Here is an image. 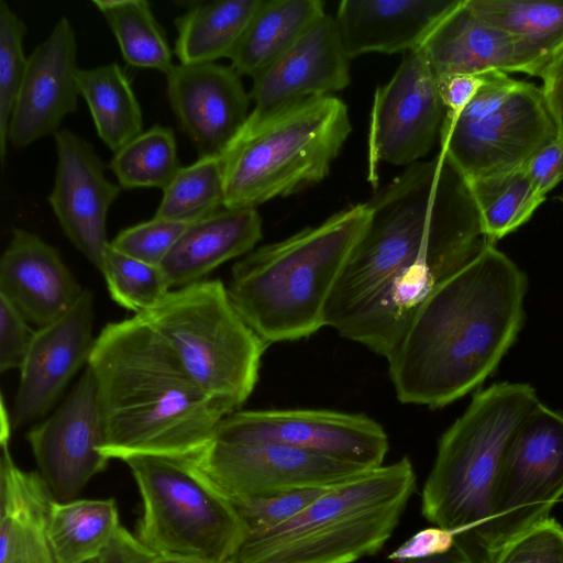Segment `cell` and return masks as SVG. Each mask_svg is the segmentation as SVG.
I'll return each instance as SVG.
<instances>
[{
  "instance_id": "7bdbcfd3",
  "label": "cell",
  "mask_w": 563,
  "mask_h": 563,
  "mask_svg": "<svg viewBox=\"0 0 563 563\" xmlns=\"http://www.w3.org/2000/svg\"><path fill=\"white\" fill-rule=\"evenodd\" d=\"M490 73V71H489ZM488 73L453 75L439 80V90L446 114L459 113L486 81Z\"/></svg>"
},
{
  "instance_id": "b9f144b4",
  "label": "cell",
  "mask_w": 563,
  "mask_h": 563,
  "mask_svg": "<svg viewBox=\"0 0 563 563\" xmlns=\"http://www.w3.org/2000/svg\"><path fill=\"white\" fill-rule=\"evenodd\" d=\"M530 179L544 196L563 181V140H555L542 147L525 166Z\"/></svg>"
},
{
  "instance_id": "2e32d148",
  "label": "cell",
  "mask_w": 563,
  "mask_h": 563,
  "mask_svg": "<svg viewBox=\"0 0 563 563\" xmlns=\"http://www.w3.org/2000/svg\"><path fill=\"white\" fill-rule=\"evenodd\" d=\"M54 140L57 164L48 203L66 238L101 271L110 245L108 212L122 188L108 179L90 142L67 129Z\"/></svg>"
},
{
  "instance_id": "e0dca14e",
  "label": "cell",
  "mask_w": 563,
  "mask_h": 563,
  "mask_svg": "<svg viewBox=\"0 0 563 563\" xmlns=\"http://www.w3.org/2000/svg\"><path fill=\"white\" fill-rule=\"evenodd\" d=\"M93 294L84 288L75 305L56 321L36 329L21 366L10 415L12 428L38 422L56 404L92 352Z\"/></svg>"
},
{
  "instance_id": "83f0119b",
  "label": "cell",
  "mask_w": 563,
  "mask_h": 563,
  "mask_svg": "<svg viewBox=\"0 0 563 563\" xmlns=\"http://www.w3.org/2000/svg\"><path fill=\"white\" fill-rule=\"evenodd\" d=\"M262 0L198 1L175 20L174 53L183 65L229 58Z\"/></svg>"
},
{
  "instance_id": "ee69618b",
  "label": "cell",
  "mask_w": 563,
  "mask_h": 563,
  "mask_svg": "<svg viewBox=\"0 0 563 563\" xmlns=\"http://www.w3.org/2000/svg\"><path fill=\"white\" fill-rule=\"evenodd\" d=\"M542 92L563 140V52L541 75Z\"/></svg>"
},
{
  "instance_id": "4fadbf2b",
  "label": "cell",
  "mask_w": 563,
  "mask_h": 563,
  "mask_svg": "<svg viewBox=\"0 0 563 563\" xmlns=\"http://www.w3.org/2000/svg\"><path fill=\"white\" fill-rule=\"evenodd\" d=\"M445 114L439 81L420 49L402 54L395 74L373 99L367 142L371 185L377 187L382 164L409 166L424 157Z\"/></svg>"
},
{
  "instance_id": "7a4b0ae2",
  "label": "cell",
  "mask_w": 563,
  "mask_h": 563,
  "mask_svg": "<svg viewBox=\"0 0 563 563\" xmlns=\"http://www.w3.org/2000/svg\"><path fill=\"white\" fill-rule=\"evenodd\" d=\"M486 245L422 303L387 360L402 404L442 408L477 389L525 322L526 273Z\"/></svg>"
},
{
  "instance_id": "cb8c5ba5",
  "label": "cell",
  "mask_w": 563,
  "mask_h": 563,
  "mask_svg": "<svg viewBox=\"0 0 563 563\" xmlns=\"http://www.w3.org/2000/svg\"><path fill=\"white\" fill-rule=\"evenodd\" d=\"M418 49L438 81L453 75L510 74L516 58L514 38L479 18L467 0H457Z\"/></svg>"
},
{
  "instance_id": "8fae6325",
  "label": "cell",
  "mask_w": 563,
  "mask_h": 563,
  "mask_svg": "<svg viewBox=\"0 0 563 563\" xmlns=\"http://www.w3.org/2000/svg\"><path fill=\"white\" fill-rule=\"evenodd\" d=\"M439 136L440 151L471 181L525 167L559 131L541 87L521 80L490 113L445 114Z\"/></svg>"
},
{
  "instance_id": "d590c367",
  "label": "cell",
  "mask_w": 563,
  "mask_h": 563,
  "mask_svg": "<svg viewBox=\"0 0 563 563\" xmlns=\"http://www.w3.org/2000/svg\"><path fill=\"white\" fill-rule=\"evenodd\" d=\"M26 25L0 0V159L3 165L8 146L11 112L23 81L27 57L23 51Z\"/></svg>"
},
{
  "instance_id": "f35d334b",
  "label": "cell",
  "mask_w": 563,
  "mask_h": 563,
  "mask_svg": "<svg viewBox=\"0 0 563 563\" xmlns=\"http://www.w3.org/2000/svg\"><path fill=\"white\" fill-rule=\"evenodd\" d=\"M488 563H563V526L550 517L510 541Z\"/></svg>"
},
{
  "instance_id": "484cf974",
  "label": "cell",
  "mask_w": 563,
  "mask_h": 563,
  "mask_svg": "<svg viewBox=\"0 0 563 563\" xmlns=\"http://www.w3.org/2000/svg\"><path fill=\"white\" fill-rule=\"evenodd\" d=\"M473 11L509 34L516 45L512 73L541 77L563 52V0H467Z\"/></svg>"
},
{
  "instance_id": "74e56055",
  "label": "cell",
  "mask_w": 563,
  "mask_h": 563,
  "mask_svg": "<svg viewBox=\"0 0 563 563\" xmlns=\"http://www.w3.org/2000/svg\"><path fill=\"white\" fill-rule=\"evenodd\" d=\"M189 224L152 218L121 230L110 247L141 262L161 266Z\"/></svg>"
},
{
  "instance_id": "bcb514c9",
  "label": "cell",
  "mask_w": 563,
  "mask_h": 563,
  "mask_svg": "<svg viewBox=\"0 0 563 563\" xmlns=\"http://www.w3.org/2000/svg\"><path fill=\"white\" fill-rule=\"evenodd\" d=\"M155 563H235L233 560L217 562L194 556L157 555Z\"/></svg>"
},
{
  "instance_id": "9a60e30c",
  "label": "cell",
  "mask_w": 563,
  "mask_h": 563,
  "mask_svg": "<svg viewBox=\"0 0 563 563\" xmlns=\"http://www.w3.org/2000/svg\"><path fill=\"white\" fill-rule=\"evenodd\" d=\"M26 440L56 501L77 499L89 481L107 468L110 460L101 453L103 428L88 365L54 412L30 428Z\"/></svg>"
},
{
  "instance_id": "277c9868",
  "label": "cell",
  "mask_w": 563,
  "mask_h": 563,
  "mask_svg": "<svg viewBox=\"0 0 563 563\" xmlns=\"http://www.w3.org/2000/svg\"><path fill=\"white\" fill-rule=\"evenodd\" d=\"M369 219L367 202L354 205L233 265L230 301L266 346L308 338L325 325L331 294Z\"/></svg>"
},
{
  "instance_id": "836d02e7",
  "label": "cell",
  "mask_w": 563,
  "mask_h": 563,
  "mask_svg": "<svg viewBox=\"0 0 563 563\" xmlns=\"http://www.w3.org/2000/svg\"><path fill=\"white\" fill-rule=\"evenodd\" d=\"M224 205L222 156H202L181 167L163 190L154 218L190 224Z\"/></svg>"
},
{
  "instance_id": "44dd1931",
  "label": "cell",
  "mask_w": 563,
  "mask_h": 563,
  "mask_svg": "<svg viewBox=\"0 0 563 563\" xmlns=\"http://www.w3.org/2000/svg\"><path fill=\"white\" fill-rule=\"evenodd\" d=\"M84 288L58 249L31 231L14 228L0 258V296L36 329L64 316Z\"/></svg>"
},
{
  "instance_id": "3957f363",
  "label": "cell",
  "mask_w": 563,
  "mask_h": 563,
  "mask_svg": "<svg viewBox=\"0 0 563 563\" xmlns=\"http://www.w3.org/2000/svg\"><path fill=\"white\" fill-rule=\"evenodd\" d=\"M87 365L103 428L101 453L109 460L188 457L232 413L181 369L139 314L104 325Z\"/></svg>"
},
{
  "instance_id": "1f68e13d",
  "label": "cell",
  "mask_w": 563,
  "mask_h": 563,
  "mask_svg": "<svg viewBox=\"0 0 563 563\" xmlns=\"http://www.w3.org/2000/svg\"><path fill=\"white\" fill-rule=\"evenodd\" d=\"M487 240L496 242L528 222L545 200L525 167L468 181Z\"/></svg>"
},
{
  "instance_id": "681fc988",
  "label": "cell",
  "mask_w": 563,
  "mask_h": 563,
  "mask_svg": "<svg viewBox=\"0 0 563 563\" xmlns=\"http://www.w3.org/2000/svg\"><path fill=\"white\" fill-rule=\"evenodd\" d=\"M156 560V559H155ZM155 563V562H154Z\"/></svg>"
},
{
  "instance_id": "d6986e66",
  "label": "cell",
  "mask_w": 563,
  "mask_h": 563,
  "mask_svg": "<svg viewBox=\"0 0 563 563\" xmlns=\"http://www.w3.org/2000/svg\"><path fill=\"white\" fill-rule=\"evenodd\" d=\"M77 40L66 16L27 57L23 81L8 128V143L22 148L55 134L64 118L76 111Z\"/></svg>"
},
{
  "instance_id": "6da1fadb",
  "label": "cell",
  "mask_w": 563,
  "mask_h": 563,
  "mask_svg": "<svg viewBox=\"0 0 563 563\" xmlns=\"http://www.w3.org/2000/svg\"><path fill=\"white\" fill-rule=\"evenodd\" d=\"M367 203L369 222L331 294L325 325L389 360L429 296L493 243L467 179L441 151Z\"/></svg>"
},
{
  "instance_id": "ab89813d",
  "label": "cell",
  "mask_w": 563,
  "mask_h": 563,
  "mask_svg": "<svg viewBox=\"0 0 563 563\" xmlns=\"http://www.w3.org/2000/svg\"><path fill=\"white\" fill-rule=\"evenodd\" d=\"M36 330L0 296V372L20 369Z\"/></svg>"
},
{
  "instance_id": "4dcf8cb0",
  "label": "cell",
  "mask_w": 563,
  "mask_h": 563,
  "mask_svg": "<svg viewBox=\"0 0 563 563\" xmlns=\"http://www.w3.org/2000/svg\"><path fill=\"white\" fill-rule=\"evenodd\" d=\"M115 36L124 60L168 74L173 68L166 34L145 0H93Z\"/></svg>"
},
{
  "instance_id": "603a6c76",
  "label": "cell",
  "mask_w": 563,
  "mask_h": 563,
  "mask_svg": "<svg viewBox=\"0 0 563 563\" xmlns=\"http://www.w3.org/2000/svg\"><path fill=\"white\" fill-rule=\"evenodd\" d=\"M10 432H0V563H56L48 537L55 499L38 471L15 464Z\"/></svg>"
},
{
  "instance_id": "f6af8a7d",
  "label": "cell",
  "mask_w": 563,
  "mask_h": 563,
  "mask_svg": "<svg viewBox=\"0 0 563 563\" xmlns=\"http://www.w3.org/2000/svg\"><path fill=\"white\" fill-rule=\"evenodd\" d=\"M406 563H474L470 553L457 542L446 553L407 561Z\"/></svg>"
},
{
  "instance_id": "ac0fdd59",
  "label": "cell",
  "mask_w": 563,
  "mask_h": 563,
  "mask_svg": "<svg viewBox=\"0 0 563 563\" xmlns=\"http://www.w3.org/2000/svg\"><path fill=\"white\" fill-rule=\"evenodd\" d=\"M166 92L199 157L222 156L250 115V95L231 66L174 65L166 75Z\"/></svg>"
},
{
  "instance_id": "8d00e7d4",
  "label": "cell",
  "mask_w": 563,
  "mask_h": 563,
  "mask_svg": "<svg viewBox=\"0 0 563 563\" xmlns=\"http://www.w3.org/2000/svg\"><path fill=\"white\" fill-rule=\"evenodd\" d=\"M329 488H299L268 496L231 500L244 520L249 533L271 529L288 521L314 503Z\"/></svg>"
},
{
  "instance_id": "c3c4849f",
  "label": "cell",
  "mask_w": 563,
  "mask_h": 563,
  "mask_svg": "<svg viewBox=\"0 0 563 563\" xmlns=\"http://www.w3.org/2000/svg\"><path fill=\"white\" fill-rule=\"evenodd\" d=\"M556 199L561 202V205L563 206V191L556 196Z\"/></svg>"
},
{
  "instance_id": "5b68a950",
  "label": "cell",
  "mask_w": 563,
  "mask_h": 563,
  "mask_svg": "<svg viewBox=\"0 0 563 563\" xmlns=\"http://www.w3.org/2000/svg\"><path fill=\"white\" fill-rule=\"evenodd\" d=\"M539 402L529 384H494L473 395L439 440L422 488L421 512L429 522L454 532L467 552L490 520L511 445Z\"/></svg>"
},
{
  "instance_id": "d6a6232c",
  "label": "cell",
  "mask_w": 563,
  "mask_h": 563,
  "mask_svg": "<svg viewBox=\"0 0 563 563\" xmlns=\"http://www.w3.org/2000/svg\"><path fill=\"white\" fill-rule=\"evenodd\" d=\"M181 167L173 129L159 124L121 147L109 163L123 189L164 190Z\"/></svg>"
},
{
  "instance_id": "7dc6e473",
  "label": "cell",
  "mask_w": 563,
  "mask_h": 563,
  "mask_svg": "<svg viewBox=\"0 0 563 563\" xmlns=\"http://www.w3.org/2000/svg\"><path fill=\"white\" fill-rule=\"evenodd\" d=\"M86 563H101V556L91 561H88Z\"/></svg>"
},
{
  "instance_id": "4316f807",
  "label": "cell",
  "mask_w": 563,
  "mask_h": 563,
  "mask_svg": "<svg viewBox=\"0 0 563 563\" xmlns=\"http://www.w3.org/2000/svg\"><path fill=\"white\" fill-rule=\"evenodd\" d=\"M320 0H262L233 49L231 67L255 78L325 14Z\"/></svg>"
},
{
  "instance_id": "60d3db41",
  "label": "cell",
  "mask_w": 563,
  "mask_h": 563,
  "mask_svg": "<svg viewBox=\"0 0 563 563\" xmlns=\"http://www.w3.org/2000/svg\"><path fill=\"white\" fill-rule=\"evenodd\" d=\"M455 542L454 532L440 527L427 528L410 537L388 559L406 563L411 560L430 558L446 553L454 547Z\"/></svg>"
},
{
  "instance_id": "7402d4cb",
  "label": "cell",
  "mask_w": 563,
  "mask_h": 563,
  "mask_svg": "<svg viewBox=\"0 0 563 563\" xmlns=\"http://www.w3.org/2000/svg\"><path fill=\"white\" fill-rule=\"evenodd\" d=\"M457 0H343L335 22L349 58L418 49Z\"/></svg>"
},
{
  "instance_id": "ffe728a7",
  "label": "cell",
  "mask_w": 563,
  "mask_h": 563,
  "mask_svg": "<svg viewBox=\"0 0 563 563\" xmlns=\"http://www.w3.org/2000/svg\"><path fill=\"white\" fill-rule=\"evenodd\" d=\"M350 58L335 18L321 16L280 58L253 78L251 118L332 96L350 84Z\"/></svg>"
},
{
  "instance_id": "5bb4252c",
  "label": "cell",
  "mask_w": 563,
  "mask_h": 563,
  "mask_svg": "<svg viewBox=\"0 0 563 563\" xmlns=\"http://www.w3.org/2000/svg\"><path fill=\"white\" fill-rule=\"evenodd\" d=\"M212 434L289 445L364 468L382 466L388 451V437L374 419L323 409L236 410Z\"/></svg>"
},
{
  "instance_id": "d4e9b609",
  "label": "cell",
  "mask_w": 563,
  "mask_h": 563,
  "mask_svg": "<svg viewBox=\"0 0 563 563\" xmlns=\"http://www.w3.org/2000/svg\"><path fill=\"white\" fill-rule=\"evenodd\" d=\"M262 239L255 208H221L190 223L161 265L170 287L205 279L221 264L246 255Z\"/></svg>"
},
{
  "instance_id": "ba28073f",
  "label": "cell",
  "mask_w": 563,
  "mask_h": 563,
  "mask_svg": "<svg viewBox=\"0 0 563 563\" xmlns=\"http://www.w3.org/2000/svg\"><path fill=\"white\" fill-rule=\"evenodd\" d=\"M139 316L181 369L231 412L251 396L267 346L239 316L221 280L202 279L170 290Z\"/></svg>"
},
{
  "instance_id": "9c48e42d",
  "label": "cell",
  "mask_w": 563,
  "mask_h": 563,
  "mask_svg": "<svg viewBox=\"0 0 563 563\" xmlns=\"http://www.w3.org/2000/svg\"><path fill=\"white\" fill-rule=\"evenodd\" d=\"M142 499L135 537L156 555L233 560L247 527L233 501L185 457L134 454L122 460Z\"/></svg>"
},
{
  "instance_id": "7c38bea8",
  "label": "cell",
  "mask_w": 563,
  "mask_h": 563,
  "mask_svg": "<svg viewBox=\"0 0 563 563\" xmlns=\"http://www.w3.org/2000/svg\"><path fill=\"white\" fill-rule=\"evenodd\" d=\"M185 459L231 499L331 487L371 470L289 445L229 440L212 433Z\"/></svg>"
},
{
  "instance_id": "f546056e",
  "label": "cell",
  "mask_w": 563,
  "mask_h": 563,
  "mask_svg": "<svg viewBox=\"0 0 563 563\" xmlns=\"http://www.w3.org/2000/svg\"><path fill=\"white\" fill-rule=\"evenodd\" d=\"M79 96L92 117L98 136L112 152L141 134V106L130 80L118 63L77 71Z\"/></svg>"
},
{
  "instance_id": "30bf717a",
  "label": "cell",
  "mask_w": 563,
  "mask_h": 563,
  "mask_svg": "<svg viewBox=\"0 0 563 563\" xmlns=\"http://www.w3.org/2000/svg\"><path fill=\"white\" fill-rule=\"evenodd\" d=\"M562 496L563 413L540 401L515 438L490 520L468 550L474 563H488L510 541L550 518Z\"/></svg>"
},
{
  "instance_id": "e575fe53",
  "label": "cell",
  "mask_w": 563,
  "mask_h": 563,
  "mask_svg": "<svg viewBox=\"0 0 563 563\" xmlns=\"http://www.w3.org/2000/svg\"><path fill=\"white\" fill-rule=\"evenodd\" d=\"M100 272L112 300L135 314L151 310L172 290L161 266L130 257L110 245Z\"/></svg>"
},
{
  "instance_id": "52a82bcc",
  "label": "cell",
  "mask_w": 563,
  "mask_h": 563,
  "mask_svg": "<svg viewBox=\"0 0 563 563\" xmlns=\"http://www.w3.org/2000/svg\"><path fill=\"white\" fill-rule=\"evenodd\" d=\"M351 132L346 104L308 99L249 119L222 155L224 208H255L322 181Z\"/></svg>"
},
{
  "instance_id": "8992f818",
  "label": "cell",
  "mask_w": 563,
  "mask_h": 563,
  "mask_svg": "<svg viewBox=\"0 0 563 563\" xmlns=\"http://www.w3.org/2000/svg\"><path fill=\"white\" fill-rule=\"evenodd\" d=\"M416 488L408 456L330 487L288 521L249 532L235 563H354L391 537Z\"/></svg>"
},
{
  "instance_id": "f1b7e54d",
  "label": "cell",
  "mask_w": 563,
  "mask_h": 563,
  "mask_svg": "<svg viewBox=\"0 0 563 563\" xmlns=\"http://www.w3.org/2000/svg\"><path fill=\"white\" fill-rule=\"evenodd\" d=\"M121 527L114 498L54 500L48 537L56 563H86L100 558Z\"/></svg>"
}]
</instances>
